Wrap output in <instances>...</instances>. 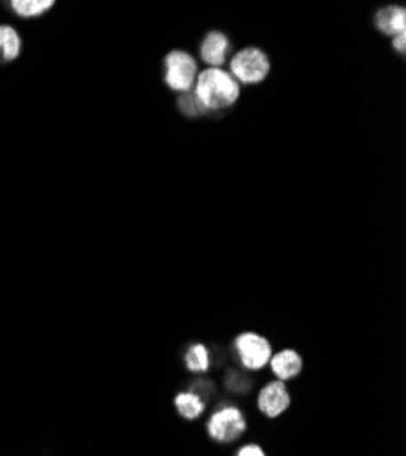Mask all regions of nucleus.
Instances as JSON below:
<instances>
[{
    "mask_svg": "<svg viewBox=\"0 0 406 456\" xmlns=\"http://www.w3.org/2000/svg\"><path fill=\"white\" fill-rule=\"evenodd\" d=\"M203 107L208 110H225L234 107L239 99L241 88L232 74L223 68H206L197 76L195 92Z\"/></svg>",
    "mask_w": 406,
    "mask_h": 456,
    "instance_id": "obj_1",
    "label": "nucleus"
},
{
    "mask_svg": "<svg viewBox=\"0 0 406 456\" xmlns=\"http://www.w3.org/2000/svg\"><path fill=\"white\" fill-rule=\"evenodd\" d=\"M230 69L237 83L257 84L268 77L270 59L259 48H244L234 55Z\"/></svg>",
    "mask_w": 406,
    "mask_h": 456,
    "instance_id": "obj_2",
    "label": "nucleus"
},
{
    "mask_svg": "<svg viewBox=\"0 0 406 456\" xmlns=\"http://www.w3.org/2000/svg\"><path fill=\"white\" fill-rule=\"evenodd\" d=\"M164 66H166V76H164L166 84L173 92H180V93L192 92L199 72H197V62L190 53L173 50L166 55Z\"/></svg>",
    "mask_w": 406,
    "mask_h": 456,
    "instance_id": "obj_3",
    "label": "nucleus"
},
{
    "mask_svg": "<svg viewBox=\"0 0 406 456\" xmlns=\"http://www.w3.org/2000/svg\"><path fill=\"white\" fill-rule=\"evenodd\" d=\"M235 350L244 369L259 371L272 358V345L267 338L255 332H243L235 338Z\"/></svg>",
    "mask_w": 406,
    "mask_h": 456,
    "instance_id": "obj_4",
    "label": "nucleus"
},
{
    "mask_svg": "<svg viewBox=\"0 0 406 456\" xmlns=\"http://www.w3.org/2000/svg\"><path fill=\"white\" fill-rule=\"evenodd\" d=\"M244 431H246V420L243 412L232 405L215 411L208 422V435L220 444L237 440Z\"/></svg>",
    "mask_w": 406,
    "mask_h": 456,
    "instance_id": "obj_5",
    "label": "nucleus"
},
{
    "mask_svg": "<svg viewBox=\"0 0 406 456\" xmlns=\"http://www.w3.org/2000/svg\"><path fill=\"white\" fill-rule=\"evenodd\" d=\"M290 393L283 381H272L259 395V409L270 418H277L290 407Z\"/></svg>",
    "mask_w": 406,
    "mask_h": 456,
    "instance_id": "obj_6",
    "label": "nucleus"
},
{
    "mask_svg": "<svg viewBox=\"0 0 406 456\" xmlns=\"http://www.w3.org/2000/svg\"><path fill=\"white\" fill-rule=\"evenodd\" d=\"M230 53V41L225 33L211 31L201 44V57L210 68H223Z\"/></svg>",
    "mask_w": 406,
    "mask_h": 456,
    "instance_id": "obj_7",
    "label": "nucleus"
},
{
    "mask_svg": "<svg viewBox=\"0 0 406 456\" xmlns=\"http://www.w3.org/2000/svg\"><path fill=\"white\" fill-rule=\"evenodd\" d=\"M376 26L385 35L402 33L406 29V10L402 6H386L376 13Z\"/></svg>",
    "mask_w": 406,
    "mask_h": 456,
    "instance_id": "obj_8",
    "label": "nucleus"
},
{
    "mask_svg": "<svg viewBox=\"0 0 406 456\" xmlns=\"http://www.w3.org/2000/svg\"><path fill=\"white\" fill-rule=\"evenodd\" d=\"M270 365H272L274 374L279 380H291L301 372L303 360L298 353H295V350L286 348V350H281V353H277L275 356L270 358Z\"/></svg>",
    "mask_w": 406,
    "mask_h": 456,
    "instance_id": "obj_9",
    "label": "nucleus"
},
{
    "mask_svg": "<svg viewBox=\"0 0 406 456\" xmlns=\"http://www.w3.org/2000/svg\"><path fill=\"white\" fill-rule=\"evenodd\" d=\"M175 407L182 418L195 420L204 412L206 404L192 391H187V393H179L175 396Z\"/></svg>",
    "mask_w": 406,
    "mask_h": 456,
    "instance_id": "obj_10",
    "label": "nucleus"
},
{
    "mask_svg": "<svg viewBox=\"0 0 406 456\" xmlns=\"http://www.w3.org/2000/svg\"><path fill=\"white\" fill-rule=\"evenodd\" d=\"M20 53V37L12 26H0V59L10 62Z\"/></svg>",
    "mask_w": 406,
    "mask_h": 456,
    "instance_id": "obj_11",
    "label": "nucleus"
},
{
    "mask_svg": "<svg viewBox=\"0 0 406 456\" xmlns=\"http://www.w3.org/2000/svg\"><path fill=\"white\" fill-rule=\"evenodd\" d=\"M184 362H187V367L192 372H204L210 369V353L208 348L203 343H195L187 350V356H184Z\"/></svg>",
    "mask_w": 406,
    "mask_h": 456,
    "instance_id": "obj_12",
    "label": "nucleus"
},
{
    "mask_svg": "<svg viewBox=\"0 0 406 456\" xmlns=\"http://www.w3.org/2000/svg\"><path fill=\"white\" fill-rule=\"evenodd\" d=\"M53 4V0H15V3H12L15 13H19L24 19L39 17L44 12H48Z\"/></svg>",
    "mask_w": 406,
    "mask_h": 456,
    "instance_id": "obj_13",
    "label": "nucleus"
},
{
    "mask_svg": "<svg viewBox=\"0 0 406 456\" xmlns=\"http://www.w3.org/2000/svg\"><path fill=\"white\" fill-rule=\"evenodd\" d=\"M179 110L188 116V117H199L203 114H206V108L201 104V100L197 99V95L194 92H187L180 93L179 97Z\"/></svg>",
    "mask_w": 406,
    "mask_h": 456,
    "instance_id": "obj_14",
    "label": "nucleus"
},
{
    "mask_svg": "<svg viewBox=\"0 0 406 456\" xmlns=\"http://www.w3.org/2000/svg\"><path fill=\"white\" fill-rule=\"evenodd\" d=\"M225 383H227L228 391L237 393V395H246V393L251 389V383H253V381H251L250 376H246L244 372L232 371V372L227 376Z\"/></svg>",
    "mask_w": 406,
    "mask_h": 456,
    "instance_id": "obj_15",
    "label": "nucleus"
},
{
    "mask_svg": "<svg viewBox=\"0 0 406 456\" xmlns=\"http://www.w3.org/2000/svg\"><path fill=\"white\" fill-rule=\"evenodd\" d=\"M190 391H192L194 395H197V396L204 402V400H210V398L213 396L215 385H213V381H203V380H201V381H194Z\"/></svg>",
    "mask_w": 406,
    "mask_h": 456,
    "instance_id": "obj_16",
    "label": "nucleus"
},
{
    "mask_svg": "<svg viewBox=\"0 0 406 456\" xmlns=\"http://www.w3.org/2000/svg\"><path fill=\"white\" fill-rule=\"evenodd\" d=\"M237 456H265V451L259 445H244L239 449Z\"/></svg>",
    "mask_w": 406,
    "mask_h": 456,
    "instance_id": "obj_17",
    "label": "nucleus"
},
{
    "mask_svg": "<svg viewBox=\"0 0 406 456\" xmlns=\"http://www.w3.org/2000/svg\"><path fill=\"white\" fill-rule=\"evenodd\" d=\"M394 50L399 55H404V52H406V31L395 35V37H394Z\"/></svg>",
    "mask_w": 406,
    "mask_h": 456,
    "instance_id": "obj_18",
    "label": "nucleus"
}]
</instances>
